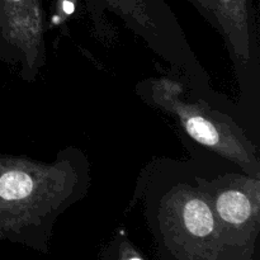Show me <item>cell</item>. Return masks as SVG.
<instances>
[{"label": "cell", "instance_id": "cell-1", "mask_svg": "<svg viewBox=\"0 0 260 260\" xmlns=\"http://www.w3.org/2000/svg\"><path fill=\"white\" fill-rule=\"evenodd\" d=\"M90 188V164L69 146L52 161L0 154V243L50 251L58 218Z\"/></svg>", "mask_w": 260, "mask_h": 260}, {"label": "cell", "instance_id": "cell-2", "mask_svg": "<svg viewBox=\"0 0 260 260\" xmlns=\"http://www.w3.org/2000/svg\"><path fill=\"white\" fill-rule=\"evenodd\" d=\"M135 198L144 203L159 260H221L217 222L193 167L155 160L142 172Z\"/></svg>", "mask_w": 260, "mask_h": 260}, {"label": "cell", "instance_id": "cell-3", "mask_svg": "<svg viewBox=\"0 0 260 260\" xmlns=\"http://www.w3.org/2000/svg\"><path fill=\"white\" fill-rule=\"evenodd\" d=\"M183 78L179 74V79L174 75L145 79L135 90L142 102L174 118L190 140L245 174L260 178L259 151L254 142L229 114L212 108L205 99L187 95Z\"/></svg>", "mask_w": 260, "mask_h": 260}, {"label": "cell", "instance_id": "cell-4", "mask_svg": "<svg viewBox=\"0 0 260 260\" xmlns=\"http://www.w3.org/2000/svg\"><path fill=\"white\" fill-rule=\"evenodd\" d=\"M193 178L208 198L221 241V260H256L260 178L240 172H205Z\"/></svg>", "mask_w": 260, "mask_h": 260}, {"label": "cell", "instance_id": "cell-5", "mask_svg": "<svg viewBox=\"0 0 260 260\" xmlns=\"http://www.w3.org/2000/svg\"><path fill=\"white\" fill-rule=\"evenodd\" d=\"M196 85L207 81L205 70L185 40L179 22L165 0H95Z\"/></svg>", "mask_w": 260, "mask_h": 260}, {"label": "cell", "instance_id": "cell-6", "mask_svg": "<svg viewBox=\"0 0 260 260\" xmlns=\"http://www.w3.org/2000/svg\"><path fill=\"white\" fill-rule=\"evenodd\" d=\"M0 60L32 83L47 63L42 0H0Z\"/></svg>", "mask_w": 260, "mask_h": 260}, {"label": "cell", "instance_id": "cell-7", "mask_svg": "<svg viewBox=\"0 0 260 260\" xmlns=\"http://www.w3.org/2000/svg\"><path fill=\"white\" fill-rule=\"evenodd\" d=\"M225 40L240 76L258 70L255 0H188Z\"/></svg>", "mask_w": 260, "mask_h": 260}, {"label": "cell", "instance_id": "cell-8", "mask_svg": "<svg viewBox=\"0 0 260 260\" xmlns=\"http://www.w3.org/2000/svg\"><path fill=\"white\" fill-rule=\"evenodd\" d=\"M99 260H147L124 230H117L102 248Z\"/></svg>", "mask_w": 260, "mask_h": 260}, {"label": "cell", "instance_id": "cell-9", "mask_svg": "<svg viewBox=\"0 0 260 260\" xmlns=\"http://www.w3.org/2000/svg\"><path fill=\"white\" fill-rule=\"evenodd\" d=\"M76 0H57V18L55 19V23L63 22L71 13L75 9Z\"/></svg>", "mask_w": 260, "mask_h": 260}]
</instances>
